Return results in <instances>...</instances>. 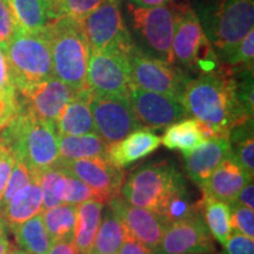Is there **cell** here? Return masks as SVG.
Returning a JSON list of instances; mask_svg holds the SVG:
<instances>
[{
    "instance_id": "4dcf8cb0",
    "label": "cell",
    "mask_w": 254,
    "mask_h": 254,
    "mask_svg": "<svg viewBox=\"0 0 254 254\" xmlns=\"http://www.w3.org/2000/svg\"><path fill=\"white\" fill-rule=\"evenodd\" d=\"M231 146V157L247 173H254V138L253 119L234 127L228 135Z\"/></svg>"
},
{
    "instance_id": "d590c367",
    "label": "cell",
    "mask_w": 254,
    "mask_h": 254,
    "mask_svg": "<svg viewBox=\"0 0 254 254\" xmlns=\"http://www.w3.org/2000/svg\"><path fill=\"white\" fill-rule=\"evenodd\" d=\"M67 173V172H66ZM98 200L95 193L80 180L67 173L64 187L63 204L79 205L87 200Z\"/></svg>"
},
{
    "instance_id": "bcb514c9",
    "label": "cell",
    "mask_w": 254,
    "mask_h": 254,
    "mask_svg": "<svg viewBox=\"0 0 254 254\" xmlns=\"http://www.w3.org/2000/svg\"><path fill=\"white\" fill-rule=\"evenodd\" d=\"M129 4H133L139 7H155V6L168 5L173 0H129Z\"/></svg>"
},
{
    "instance_id": "c3c4849f",
    "label": "cell",
    "mask_w": 254,
    "mask_h": 254,
    "mask_svg": "<svg viewBox=\"0 0 254 254\" xmlns=\"http://www.w3.org/2000/svg\"><path fill=\"white\" fill-rule=\"evenodd\" d=\"M86 254H94V253H92V252H88V253H86Z\"/></svg>"
},
{
    "instance_id": "74e56055",
    "label": "cell",
    "mask_w": 254,
    "mask_h": 254,
    "mask_svg": "<svg viewBox=\"0 0 254 254\" xmlns=\"http://www.w3.org/2000/svg\"><path fill=\"white\" fill-rule=\"evenodd\" d=\"M17 27L6 0H0V49L2 52L8 46Z\"/></svg>"
},
{
    "instance_id": "603a6c76",
    "label": "cell",
    "mask_w": 254,
    "mask_h": 254,
    "mask_svg": "<svg viewBox=\"0 0 254 254\" xmlns=\"http://www.w3.org/2000/svg\"><path fill=\"white\" fill-rule=\"evenodd\" d=\"M15 24L30 33H44L56 20L52 0H6Z\"/></svg>"
},
{
    "instance_id": "f1b7e54d",
    "label": "cell",
    "mask_w": 254,
    "mask_h": 254,
    "mask_svg": "<svg viewBox=\"0 0 254 254\" xmlns=\"http://www.w3.org/2000/svg\"><path fill=\"white\" fill-rule=\"evenodd\" d=\"M201 213L211 236L224 246L232 233L230 204L202 195Z\"/></svg>"
},
{
    "instance_id": "5b68a950",
    "label": "cell",
    "mask_w": 254,
    "mask_h": 254,
    "mask_svg": "<svg viewBox=\"0 0 254 254\" xmlns=\"http://www.w3.org/2000/svg\"><path fill=\"white\" fill-rule=\"evenodd\" d=\"M17 92L53 77L50 44L44 33H30L17 27L4 51Z\"/></svg>"
},
{
    "instance_id": "d6a6232c",
    "label": "cell",
    "mask_w": 254,
    "mask_h": 254,
    "mask_svg": "<svg viewBox=\"0 0 254 254\" xmlns=\"http://www.w3.org/2000/svg\"><path fill=\"white\" fill-rule=\"evenodd\" d=\"M105 1L106 0H52V5L56 19L66 17L80 24L82 19Z\"/></svg>"
},
{
    "instance_id": "681fc988",
    "label": "cell",
    "mask_w": 254,
    "mask_h": 254,
    "mask_svg": "<svg viewBox=\"0 0 254 254\" xmlns=\"http://www.w3.org/2000/svg\"><path fill=\"white\" fill-rule=\"evenodd\" d=\"M204 254H214V253H204Z\"/></svg>"
},
{
    "instance_id": "d6986e66",
    "label": "cell",
    "mask_w": 254,
    "mask_h": 254,
    "mask_svg": "<svg viewBox=\"0 0 254 254\" xmlns=\"http://www.w3.org/2000/svg\"><path fill=\"white\" fill-rule=\"evenodd\" d=\"M252 179L253 176L247 173L233 158L230 157L215 168L214 172L201 186L202 195L231 204L243 187Z\"/></svg>"
},
{
    "instance_id": "30bf717a",
    "label": "cell",
    "mask_w": 254,
    "mask_h": 254,
    "mask_svg": "<svg viewBox=\"0 0 254 254\" xmlns=\"http://www.w3.org/2000/svg\"><path fill=\"white\" fill-rule=\"evenodd\" d=\"M86 87L97 95L128 97L132 82L127 53L90 50Z\"/></svg>"
},
{
    "instance_id": "cb8c5ba5",
    "label": "cell",
    "mask_w": 254,
    "mask_h": 254,
    "mask_svg": "<svg viewBox=\"0 0 254 254\" xmlns=\"http://www.w3.org/2000/svg\"><path fill=\"white\" fill-rule=\"evenodd\" d=\"M104 205L103 201L94 199L77 205L74 243L80 254L91 252L103 218Z\"/></svg>"
},
{
    "instance_id": "6da1fadb",
    "label": "cell",
    "mask_w": 254,
    "mask_h": 254,
    "mask_svg": "<svg viewBox=\"0 0 254 254\" xmlns=\"http://www.w3.org/2000/svg\"><path fill=\"white\" fill-rule=\"evenodd\" d=\"M182 103L187 116L206 124L218 136H228L234 127L253 119L240 103L236 75L227 65L190 79Z\"/></svg>"
},
{
    "instance_id": "9c48e42d",
    "label": "cell",
    "mask_w": 254,
    "mask_h": 254,
    "mask_svg": "<svg viewBox=\"0 0 254 254\" xmlns=\"http://www.w3.org/2000/svg\"><path fill=\"white\" fill-rule=\"evenodd\" d=\"M133 26L152 52L164 62L174 64L172 41L176 25V11L173 1L155 7H139L128 4ZM176 65V64H174Z\"/></svg>"
},
{
    "instance_id": "ab89813d",
    "label": "cell",
    "mask_w": 254,
    "mask_h": 254,
    "mask_svg": "<svg viewBox=\"0 0 254 254\" xmlns=\"http://www.w3.org/2000/svg\"><path fill=\"white\" fill-rule=\"evenodd\" d=\"M15 163V155L11 148L4 145L0 140V199L4 194L7 186L9 176L13 170Z\"/></svg>"
},
{
    "instance_id": "2e32d148",
    "label": "cell",
    "mask_w": 254,
    "mask_h": 254,
    "mask_svg": "<svg viewBox=\"0 0 254 254\" xmlns=\"http://www.w3.org/2000/svg\"><path fill=\"white\" fill-rule=\"evenodd\" d=\"M107 205L120 218L128 236L155 252L170 225L163 215L148 208L128 204L120 195L110 200Z\"/></svg>"
},
{
    "instance_id": "8d00e7d4",
    "label": "cell",
    "mask_w": 254,
    "mask_h": 254,
    "mask_svg": "<svg viewBox=\"0 0 254 254\" xmlns=\"http://www.w3.org/2000/svg\"><path fill=\"white\" fill-rule=\"evenodd\" d=\"M232 231L254 239V213L253 209L231 202Z\"/></svg>"
},
{
    "instance_id": "4fadbf2b",
    "label": "cell",
    "mask_w": 254,
    "mask_h": 254,
    "mask_svg": "<svg viewBox=\"0 0 254 254\" xmlns=\"http://www.w3.org/2000/svg\"><path fill=\"white\" fill-rule=\"evenodd\" d=\"M56 165L86 184L95 193L98 200L104 204L120 195V190L126 178L124 170L114 166L105 157L58 161Z\"/></svg>"
},
{
    "instance_id": "8992f818",
    "label": "cell",
    "mask_w": 254,
    "mask_h": 254,
    "mask_svg": "<svg viewBox=\"0 0 254 254\" xmlns=\"http://www.w3.org/2000/svg\"><path fill=\"white\" fill-rule=\"evenodd\" d=\"M176 25L172 41L174 64L190 71L213 72L219 67L211 41L206 37L199 18L187 4H176ZM200 73V74H201Z\"/></svg>"
},
{
    "instance_id": "e575fe53",
    "label": "cell",
    "mask_w": 254,
    "mask_h": 254,
    "mask_svg": "<svg viewBox=\"0 0 254 254\" xmlns=\"http://www.w3.org/2000/svg\"><path fill=\"white\" fill-rule=\"evenodd\" d=\"M0 101L14 112H18L20 106L17 88L12 81L6 57L1 49H0Z\"/></svg>"
},
{
    "instance_id": "5bb4252c",
    "label": "cell",
    "mask_w": 254,
    "mask_h": 254,
    "mask_svg": "<svg viewBox=\"0 0 254 254\" xmlns=\"http://www.w3.org/2000/svg\"><path fill=\"white\" fill-rule=\"evenodd\" d=\"M128 101L141 128L159 129L187 118V112L179 98L131 87Z\"/></svg>"
},
{
    "instance_id": "ac0fdd59",
    "label": "cell",
    "mask_w": 254,
    "mask_h": 254,
    "mask_svg": "<svg viewBox=\"0 0 254 254\" xmlns=\"http://www.w3.org/2000/svg\"><path fill=\"white\" fill-rule=\"evenodd\" d=\"M184 170L186 176L200 189L222 161L231 157L228 136L207 139L198 147L183 153Z\"/></svg>"
},
{
    "instance_id": "7dc6e473",
    "label": "cell",
    "mask_w": 254,
    "mask_h": 254,
    "mask_svg": "<svg viewBox=\"0 0 254 254\" xmlns=\"http://www.w3.org/2000/svg\"><path fill=\"white\" fill-rule=\"evenodd\" d=\"M8 254H31V253L26 252V251H24L21 249H11L9 250Z\"/></svg>"
},
{
    "instance_id": "60d3db41",
    "label": "cell",
    "mask_w": 254,
    "mask_h": 254,
    "mask_svg": "<svg viewBox=\"0 0 254 254\" xmlns=\"http://www.w3.org/2000/svg\"><path fill=\"white\" fill-rule=\"evenodd\" d=\"M154 252L152 250L142 245L138 240L126 233L125 238H124L123 245L120 247L118 254H153Z\"/></svg>"
},
{
    "instance_id": "f6af8a7d",
    "label": "cell",
    "mask_w": 254,
    "mask_h": 254,
    "mask_svg": "<svg viewBox=\"0 0 254 254\" xmlns=\"http://www.w3.org/2000/svg\"><path fill=\"white\" fill-rule=\"evenodd\" d=\"M17 114V112L8 109L7 106L4 103L0 101V131H1L4 127L7 125V124L11 122L12 118Z\"/></svg>"
},
{
    "instance_id": "277c9868",
    "label": "cell",
    "mask_w": 254,
    "mask_h": 254,
    "mask_svg": "<svg viewBox=\"0 0 254 254\" xmlns=\"http://www.w3.org/2000/svg\"><path fill=\"white\" fill-rule=\"evenodd\" d=\"M189 189L182 171L168 161L146 164L125 178L120 196L133 206L163 213L168 200Z\"/></svg>"
},
{
    "instance_id": "1f68e13d",
    "label": "cell",
    "mask_w": 254,
    "mask_h": 254,
    "mask_svg": "<svg viewBox=\"0 0 254 254\" xmlns=\"http://www.w3.org/2000/svg\"><path fill=\"white\" fill-rule=\"evenodd\" d=\"M233 73L253 71L254 60V30L240 41L238 45L222 58Z\"/></svg>"
},
{
    "instance_id": "8fae6325",
    "label": "cell",
    "mask_w": 254,
    "mask_h": 254,
    "mask_svg": "<svg viewBox=\"0 0 254 254\" xmlns=\"http://www.w3.org/2000/svg\"><path fill=\"white\" fill-rule=\"evenodd\" d=\"M254 25V0H222L213 15L211 40L224 58Z\"/></svg>"
},
{
    "instance_id": "7bdbcfd3",
    "label": "cell",
    "mask_w": 254,
    "mask_h": 254,
    "mask_svg": "<svg viewBox=\"0 0 254 254\" xmlns=\"http://www.w3.org/2000/svg\"><path fill=\"white\" fill-rule=\"evenodd\" d=\"M238 205L245 206L249 208H254V185H253V179L246 184L243 187V190L238 193L237 198L234 199V201Z\"/></svg>"
},
{
    "instance_id": "f35d334b",
    "label": "cell",
    "mask_w": 254,
    "mask_h": 254,
    "mask_svg": "<svg viewBox=\"0 0 254 254\" xmlns=\"http://www.w3.org/2000/svg\"><path fill=\"white\" fill-rule=\"evenodd\" d=\"M225 247V254H254V240L239 232L232 231Z\"/></svg>"
},
{
    "instance_id": "ee69618b",
    "label": "cell",
    "mask_w": 254,
    "mask_h": 254,
    "mask_svg": "<svg viewBox=\"0 0 254 254\" xmlns=\"http://www.w3.org/2000/svg\"><path fill=\"white\" fill-rule=\"evenodd\" d=\"M6 224L0 217V254H8L11 250V244H9L7 232H6Z\"/></svg>"
},
{
    "instance_id": "9a60e30c",
    "label": "cell",
    "mask_w": 254,
    "mask_h": 254,
    "mask_svg": "<svg viewBox=\"0 0 254 254\" xmlns=\"http://www.w3.org/2000/svg\"><path fill=\"white\" fill-rule=\"evenodd\" d=\"M214 251L213 237L202 213H198L168 225L153 254H204Z\"/></svg>"
},
{
    "instance_id": "b9f144b4",
    "label": "cell",
    "mask_w": 254,
    "mask_h": 254,
    "mask_svg": "<svg viewBox=\"0 0 254 254\" xmlns=\"http://www.w3.org/2000/svg\"><path fill=\"white\" fill-rule=\"evenodd\" d=\"M47 254H80L75 246L74 238L62 239L52 244Z\"/></svg>"
},
{
    "instance_id": "7c38bea8",
    "label": "cell",
    "mask_w": 254,
    "mask_h": 254,
    "mask_svg": "<svg viewBox=\"0 0 254 254\" xmlns=\"http://www.w3.org/2000/svg\"><path fill=\"white\" fill-rule=\"evenodd\" d=\"M90 107L95 132L107 146L141 128L129 105L128 97L93 94Z\"/></svg>"
},
{
    "instance_id": "4316f807",
    "label": "cell",
    "mask_w": 254,
    "mask_h": 254,
    "mask_svg": "<svg viewBox=\"0 0 254 254\" xmlns=\"http://www.w3.org/2000/svg\"><path fill=\"white\" fill-rule=\"evenodd\" d=\"M21 250L31 254H47L52 246V240L44 225L41 213L34 215L25 222L9 227Z\"/></svg>"
},
{
    "instance_id": "52a82bcc",
    "label": "cell",
    "mask_w": 254,
    "mask_h": 254,
    "mask_svg": "<svg viewBox=\"0 0 254 254\" xmlns=\"http://www.w3.org/2000/svg\"><path fill=\"white\" fill-rule=\"evenodd\" d=\"M127 60L133 86L172 95L182 100L184 90L190 78L179 66L146 55L135 45L127 52Z\"/></svg>"
},
{
    "instance_id": "44dd1931",
    "label": "cell",
    "mask_w": 254,
    "mask_h": 254,
    "mask_svg": "<svg viewBox=\"0 0 254 254\" xmlns=\"http://www.w3.org/2000/svg\"><path fill=\"white\" fill-rule=\"evenodd\" d=\"M92 95L93 93L87 87L74 94L57 120L55 126L57 135H84L97 133L90 107Z\"/></svg>"
},
{
    "instance_id": "7a4b0ae2",
    "label": "cell",
    "mask_w": 254,
    "mask_h": 254,
    "mask_svg": "<svg viewBox=\"0 0 254 254\" xmlns=\"http://www.w3.org/2000/svg\"><path fill=\"white\" fill-rule=\"evenodd\" d=\"M19 104L17 114L0 131V140L11 148L15 159L26 164L33 176H40L58 163V135L55 126Z\"/></svg>"
},
{
    "instance_id": "484cf974",
    "label": "cell",
    "mask_w": 254,
    "mask_h": 254,
    "mask_svg": "<svg viewBox=\"0 0 254 254\" xmlns=\"http://www.w3.org/2000/svg\"><path fill=\"white\" fill-rule=\"evenodd\" d=\"M160 141L168 150L187 153L202 144L205 138L198 120L187 118L168 126L160 138Z\"/></svg>"
},
{
    "instance_id": "d4e9b609",
    "label": "cell",
    "mask_w": 254,
    "mask_h": 254,
    "mask_svg": "<svg viewBox=\"0 0 254 254\" xmlns=\"http://www.w3.org/2000/svg\"><path fill=\"white\" fill-rule=\"evenodd\" d=\"M58 161H73L94 157L106 158L107 144L97 133L58 136Z\"/></svg>"
},
{
    "instance_id": "ffe728a7",
    "label": "cell",
    "mask_w": 254,
    "mask_h": 254,
    "mask_svg": "<svg viewBox=\"0 0 254 254\" xmlns=\"http://www.w3.org/2000/svg\"><path fill=\"white\" fill-rule=\"evenodd\" d=\"M160 136L151 129L139 128L129 133L122 140L107 146L106 158L118 168H124L146 158L160 146Z\"/></svg>"
},
{
    "instance_id": "e0dca14e",
    "label": "cell",
    "mask_w": 254,
    "mask_h": 254,
    "mask_svg": "<svg viewBox=\"0 0 254 254\" xmlns=\"http://www.w3.org/2000/svg\"><path fill=\"white\" fill-rule=\"evenodd\" d=\"M78 91L55 77L18 92L19 101L38 118L56 126L60 113Z\"/></svg>"
},
{
    "instance_id": "ba28073f",
    "label": "cell",
    "mask_w": 254,
    "mask_h": 254,
    "mask_svg": "<svg viewBox=\"0 0 254 254\" xmlns=\"http://www.w3.org/2000/svg\"><path fill=\"white\" fill-rule=\"evenodd\" d=\"M91 51H122L134 45L117 0H106L80 21Z\"/></svg>"
},
{
    "instance_id": "83f0119b",
    "label": "cell",
    "mask_w": 254,
    "mask_h": 254,
    "mask_svg": "<svg viewBox=\"0 0 254 254\" xmlns=\"http://www.w3.org/2000/svg\"><path fill=\"white\" fill-rule=\"evenodd\" d=\"M104 209V215L91 252L94 254H118L127 232L120 218L109 205Z\"/></svg>"
},
{
    "instance_id": "7402d4cb",
    "label": "cell",
    "mask_w": 254,
    "mask_h": 254,
    "mask_svg": "<svg viewBox=\"0 0 254 254\" xmlns=\"http://www.w3.org/2000/svg\"><path fill=\"white\" fill-rule=\"evenodd\" d=\"M43 212V193L39 185V176H36L26 186L19 190L9 200L0 217L7 227L25 222Z\"/></svg>"
},
{
    "instance_id": "f546056e",
    "label": "cell",
    "mask_w": 254,
    "mask_h": 254,
    "mask_svg": "<svg viewBox=\"0 0 254 254\" xmlns=\"http://www.w3.org/2000/svg\"><path fill=\"white\" fill-rule=\"evenodd\" d=\"M44 225L52 243L74 238L77 205L60 204L41 212Z\"/></svg>"
},
{
    "instance_id": "836d02e7",
    "label": "cell",
    "mask_w": 254,
    "mask_h": 254,
    "mask_svg": "<svg viewBox=\"0 0 254 254\" xmlns=\"http://www.w3.org/2000/svg\"><path fill=\"white\" fill-rule=\"evenodd\" d=\"M34 177L36 176H33L30 168L26 166V164L19 160V159H15L13 170H12L11 176H9L7 186H6L4 194H2L1 199H0V211L6 207L9 200L13 198V195L19 190H21L28 183H31V180Z\"/></svg>"
},
{
    "instance_id": "3957f363",
    "label": "cell",
    "mask_w": 254,
    "mask_h": 254,
    "mask_svg": "<svg viewBox=\"0 0 254 254\" xmlns=\"http://www.w3.org/2000/svg\"><path fill=\"white\" fill-rule=\"evenodd\" d=\"M45 34L52 57L53 77L73 90L86 87L90 46L80 24L69 18H58L46 28Z\"/></svg>"
}]
</instances>
